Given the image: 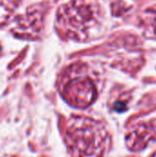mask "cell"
Returning <instances> with one entry per match:
<instances>
[{"label": "cell", "instance_id": "1", "mask_svg": "<svg viewBox=\"0 0 156 157\" xmlns=\"http://www.w3.org/2000/svg\"><path fill=\"white\" fill-rule=\"evenodd\" d=\"M66 141L74 157H102L110 145V136L104 124L81 116L69 120Z\"/></svg>", "mask_w": 156, "mask_h": 157}, {"label": "cell", "instance_id": "2", "mask_svg": "<svg viewBox=\"0 0 156 157\" xmlns=\"http://www.w3.org/2000/svg\"><path fill=\"white\" fill-rule=\"evenodd\" d=\"M99 16V7L94 0H73L60 7L57 23L69 37L85 40L97 26Z\"/></svg>", "mask_w": 156, "mask_h": 157}, {"label": "cell", "instance_id": "3", "mask_svg": "<svg viewBox=\"0 0 156 157\" xmlns=\"http://www.w3.org/2000/svg\"><path fill=\"white\" fill-rule=\"evenodd\" d=\"M61 92L64 99L76 108L90 106L97 98V86L93 79L81 70L72 69L63 77Z\"/></svg>", "mask_w": 156, "mask_h": 157}, {"label": "cell", "instance_id": "4", "mask_svg": "<svg viewBox=\"0 0 156 157\" xmlns=\"http://www.w3.org/2000/svg\"><path fill=\"white\" fill-rule=\"evenodd\" d=\"M156 137V120L140 121L134 124L126 134V144L132 151L147 147Z\"/></svg>", "mask_w": 156, "mask_h": 157}, {"label": "cell", "instance_id": "5", "mask_svg": "<svg viewBox=\"0 0 156 157\" xmlns=\"http://www.w3.org/2000/svg\"><path fill=\"white\" fill-rule=\"evenodd\" d=\"M41 17L38 10H31L29 14L22 17L17 23L16 29L26 35L37 34L40 30Z\"/></svg>", "mask_w": 156, "mask_h": 157}, {"label": "cell", "instance_id": "6", "mask_svg": "<svg viewBox=\"0 0 156 157\" xmlns=\"http://www.w3.org/2000/svg\"><path fill=\"white\" fill-rule=\"evenodd\" d=\"M19 0H0V24L5 23L13 14Z\"/></svg>", "mask_w": 156, "mask_h": 157}, {"label": "cell", "instance_id": "7", "mask_svg": "<svg viewBox=\"0 0 156 157\" xmlns=\"http://www.w3.org/2000/svg\"><path fill=\"white\" fill-rule=\"evenodd\" d=\"M146 20H147V21H150V22L148 23L149 28H152V29H153V36L156 37V12L155 11L152 10V11L147 15Z\"/></svg>", "mask_w": 156, "mask_h": 157}, {"label": "cell", "instance_id": "8", "mask_svg": "<svg viewBox=\"0 0 156 157\" xmlns=\"http://www.w3.org/2000/svg\"><path fill=\"white\" fill-rule=\"evenodd\" d=\"M153 157H156V154H154V156Z\"/></svg>", "mask_w": 156, "mask_h": 157}]
</instances>
